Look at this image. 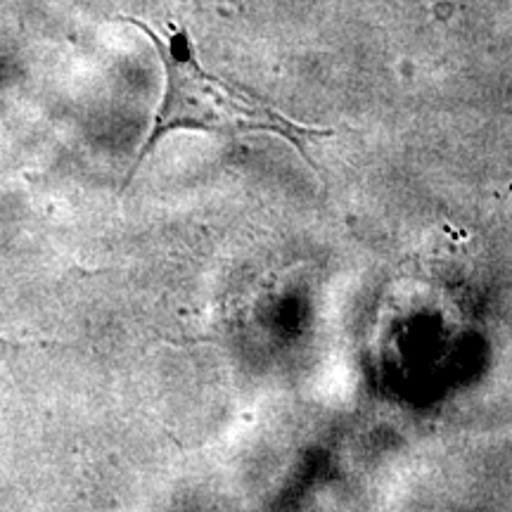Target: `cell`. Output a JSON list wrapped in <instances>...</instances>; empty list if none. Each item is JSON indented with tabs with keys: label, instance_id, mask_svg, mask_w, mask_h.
<instances>
[{
	"label": "cell",
	"instance_id": "1",
	"mask_svg": "<svg viewBox=\"0 0 512 512\" xmlns=\"http://www.w3.org/2000/svg\"><path fill=\"white\" fill-rule=\"evenodd\" d=\"M121 19L143 31L164 67V95L131 174H136L143 159L155 152L164 136L176 131H200L223 138L271 136L292 145L306 162H311L309 147L313 143L335 136L332 128L302 124L256 95L221 79L219 74H211L202 67L195 43L185 29L174 24L166 29L152 27L133 17Z\"/></svg>",
	"mask_w": 512,
	"mask_h": 512
}]
</instances>
